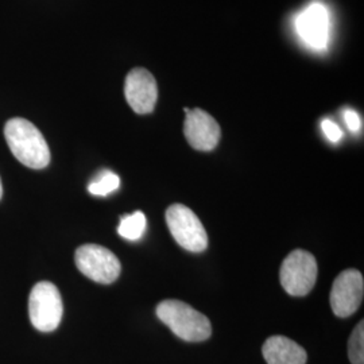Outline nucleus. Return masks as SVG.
<instances>
[{
	"mask_svg": "<svg viewBox=\"0 0 364 364\" xmlns=\"http://www.w3.org/2000/svg\"><path fill=\"white\" fill-rule=\"evenodd\" d=\"M30 321L41 332L55 331L64 314L60 290L52 282L42 281L33 287L28 299Z\"/></svg>",
	"mask_w": 364,
	"mask_h": 364,
	"instance_id": "obj_3",
	"label": "nucleus"
},
{
	"mask_svg": "<svg viewBox=\"0 0 364 364\" xmlns=\"http://www.w3.org/2000/svg\"><path fill=\"white\" fill-rule=\"evenodd\" d=\"M279 279L290 296L304 297L309 294L317 279L316 258L305 250H294L282 262Z\"/></svg>",
	"mask_w": 364,
	"mask_h": 364,
	"instance_id": "obj_4",
	"label": "nucleus"
},
{
	"mask_svg": "<svg viewBox=\"0 0 364 364\" xmlns=\"http://www.w3.org/2000/svg\"><path fill=\"white\" fill-rule=\"evenodd\" d=\"M75 260L78 270L97 284L109 285L117 281L122 272L117 255L108 248L97 245H84L78 247Z\"/></svg>",
	"mask_w": 364,
	"mask_h": 364,
	"instance_id": "obj_6",
	"label": "nucleus"
},
{
	"mask_svg": "<svg viewBox=\"0 0 364 364\" xmlns=\"http://www.w3.org/2000/svg\"><path fill=\"white\" fill-rule=\"evenodd\" d=\"M1 196H3V186H1V180H0V198H1Z\"/></svg>",
	"mask_w": 364,
	"mask_h": 364,
	"instance_id": "obj_17",
	"label": "nucleus"
},
{
	"mask_svg": "<svg viewBox=\"0 0 364 364\" xmlns=\"http://www.w3.org/2000/svg\"><path fill=\"white\" fill-rule=\"evenodd\" d=\"M263 356L267 364H306V351L296 341L285 336H272L263 344Z\"/></svg>",
	"mask_w": 364,
	"mask_h": 364,
	"instance_id": "obj_11",
	"label": "nucleus"
},
{
	"mask_svg": "<svg viewBox=\"0 0 364 364\" xmlns=\"http://www.w3.org/2000/svg\"><path fill=\"white\" fill-rule=\"evenodd\" d=\"M364 324L355 326L348 341V358L352 364H364Z\"/></svg>",
	"mask_w": 364,
	"mask_h": 364,
	"instance_id": "obj_14",
	"label": "nucleus"
},
{
	"mask_svg": "<svg viewBox=\"0 0 364 364\" xmlns=\"http://www.w3.org/2000/svg\"><path fill=\"white\" fill-rule=\"evenodd\" d=\"M296 28L302 41L316 50H324L329 41V15L326 6L313 3L296 18Z\"/></svg>",
	"mask_w": 364,
	"mask_h": 364,
	"instance_id": "obj_10",
	"label": "nucleus"
},
{
	"mask_svg": "<svg viewBox=\"0 0 364 364\" xmlns=\"http://www.w3.org/2000/svg\"><path fill=\"white\" fill-rule=\"evenodd\" d=\"M124 95L127 103L136 114L153 112L158 99L156 78L144 68L132 69L126 77Z\"/></svg>",
	"mask_w": 364,
	"mask_h": 364,
	"instance_id": "obj_9",
	"label": "nucleus"
},
{
	"mask_svg": "<svg viewBox=\"0 0 364 364\" xmlns=\"http://www.w3.org/2000/svg\"><path fill=\"white\" fill-rule=\"evenodd\" d=\"M364 281L360 272L350 269L338 274L331 291V306L338 317H350L363 301Z\"/></svg>",
	"mask_w": 364,
	"mask_h": 364,
	"instance_id": "obj_7",
	"label": "nucleus"
},
{
	"mask_svg": "<svg viewBox=\"0 0 364 364\" xmlns=\"http://www.w3.org/2000/svg\"><path fill=\"white\" fill-rule=\"evenodd\" d=\"M321 129L324 131L326 138L333 144H338L343 136V131L340 130V127L335 122H332L329 119H324L321 122Z\"/></svg>",
	"mask_w": 364,
	"mask_h": 364,
	"instance_id": "obj_15",
	"label": "nucleus"
},
{
	"mask_svg": "<svg viewBox=\"0 0 364 364\" xmlns=\"http://www.w3.org/2000/svg\"><path fill=\"white\" fill-rule=\"evenodd\" d=\"M156 316L176 336L185 341L198 343L212 335L208 317L178 299H166L158 304Z\"/></svg>",
	"mask_w": 364,
	"mask_h": 364,
	"instance_id": "obj_2",
	"label": "nucleus"
},
{
	"mask_svg": "<svg viewBox=\"0 0 364 364\" xmlns=\"http://www.w3.org/2000/svg\"><path fill=\"white\" fill-rule=\"evenodd\" d=\"M183 134L189 144L198 151H212L220 141L221 130L219 123L208 112L195 108H185Z\"/></svg>",
	"mask_w": 364,
	"mask_h": 364,
	"instance_id": "obj_8",
	"label": "nucleus"
},
{
	"mask_svg": "<svg viewBox=\"0 0 364 364\" xmlns=\"http://www.w3.org/2000/svg\"><path fill=\"white\" fill-rule=\"evenodd\" d=\"M120 186V178L114 171L103 170L88 185V191L93 196H107L115 192Z\"/></svg>",
	"mask_w": 364,
	"mask_h": 364,
	"instance_id": "obj_13",
	"label": "nucleus"
},
{
	"mask_svg": "<svg viewBox=\"0 0 364 364\" xmlns=\"http://www.w3.org/2000/svg\"><path fill=\"white\" fill-rule=\"evenodd\" d=\"M170 234L182 248L203 252L208 247V235L195 212L182 204H173L166 210Z\"/></svg>",
	"mask_w": 364,
	"mask_h": 364,
	"instance_id": "obj_5",
	"label": "nucleus"
},
{
	"mask_svg": "<svg viewBox=\"0 0 364 364\" xmlns=\"http://www.w3.org/2000/svg\"><path fill=\"white\" fill-rule=\"evenodd\" d=\"M344 120L347 127L352 131V132H358L362 129V120L360 117L358 115V112H355L353 109H346L344 111Z\"/></svg>",
	"mask_w": 364,
	"mask_h": 364,
	"instance_id": "obj_16",
	"label": "nucleus"
},
{
	"mask_svg": "<svg viewBox=\"0 0 364 364\" xmlns=\"http://www.w3.org/2000/svg\"><path fill=\"white\" fill-rule=\"evenodd\" d=\"M144 231H146V216L141 210L123 216L120 219V224L117 228V232L122 237L132 242L141 239L144 236Z\"/></svg>",
	"mask_w": 364,
	"mask_h": 364,
	"instance_id": "obj_12",
	"label": "nucleus"
},
{
	"mask_svg": "<svg viewBox=\"0 0 364 364\" xmlns=\"http://www.w3.org/2000/svg\"><path fill=\"white\" fill-rule=\"evenodd\" d=\"M4 136L14 156L30 169H43L50 162V150L41 131L26 119L14 117L4 126Z\"/></svg>",
	"mask_w": 364,
	"mask_h": 364,
	"instance_id": "obj_1",
	"label": "nucleus"
}]
</instances>
